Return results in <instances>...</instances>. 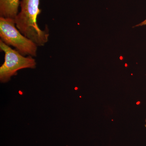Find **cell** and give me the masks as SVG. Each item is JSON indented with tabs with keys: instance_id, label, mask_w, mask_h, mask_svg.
<instances>
[{
	"instance_id": "277c9868",
	"label": "cell",
	"mask_w": 146,
	"mask_h": 146,
	"mask_svg": "<svg viewBox=\"0 0 146 146\" xmlns=\"http://www.w3.org/2000/svg\"><path fill=\"white\" fill-rule=\"evenodd\" d=\"M20 0H0V17L14 19L18 15Z\"/></svg>"
},
{
	"instance_id": "3957f363",
	"label": "cell",
	"mask_w": 146,
	"mask_h": 146,
	"mask_svg": "<svg viewBox=\"0 0 146 146\" xmlns=\"http://www.w3.org/2000/svg\"><path fill=\"white\" fill-rule=\"evenodd\" d=\"M0 49L5 53L4 62L0 67V81L2 83L8 82L20 70L36 68V61L32 56L25 57L1 40H0Z\"/></svg>"
},
{
	"instance_id": "7a4b0ae2",
	"label": "cell",
	"mask_w": 146,
	"mask_h": 146,
	"mask_svg": "<svg viewBox=\"0 0 146 146\" xmlns=\"http://www.w3.org/2000/svg\"><path fill=\"white\" fill-rule=\"evenodd\" d=\"M0 37L6 44L14 47L24 56H36L38 46L21 33L14 19L0 17Z\"/></svg>"
},
{
	"instance_id": "6da1fadb",
	"label": "cell",
	"mask_w": 146,
	"mask_h": 146,
	"mask_svg": "<svg viewBox=\"0 0 146 146\" xmlns=\"http://www.w3.org/2000/svg\"><path fill=\"white\" fill-rule=\"evenodd\" d=\"M40 0H22L21 10L14 19L17 28L24 36L33 41L38 46H42L48 41V27L44 30L39 28L38 16L42 12L39 8Z\"/></svg>"
},
{
	"instance_id": "5b68a950",
	"label": "cell",
	"mask_w": 146,
	"mask_h": 146,
	"mask_svg": "<svg viewBox=\"0 0 146 146\" xmlns=\"http://www.w3.org/2000/svg\"><path fill=\"white\" fill-rule=\"evenodd\" d=\"M146 25V19L144 21H143V22L141 23L138 24V25H136V26H135V27H138V26H142Z\"/></svg>"
},
{
	"instance_id": "8992f818",
	"label": "cell",
	"mask_w": 146,
	"mask_h": 146,
	"mask_svg": "<svg viewBox=\"0 0 146 146\" xmlns=\"http://www.w3.org/2000/svg\"><path fill=\"white\" fill-rule=\"evenodd\" d=\"M145 127H146V121H145Z\"/></svg>"
}]
</instances>
